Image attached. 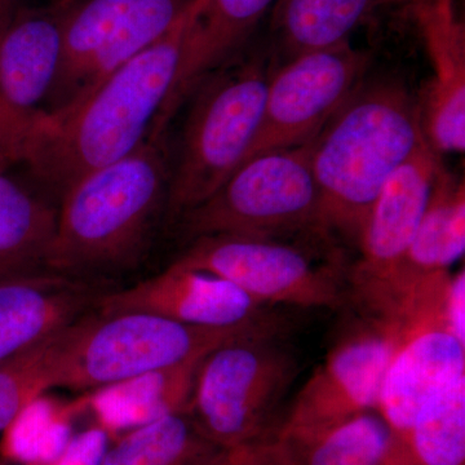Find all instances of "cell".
I'll list each match as a JSON object with an SVG mask.
<instances>
[{
  "mask_svg": "<svg viewBox=\"0 0 465 465\" xmlns=\"http://www.w3.org/2000/svg\"><path fill=\"white\" fill-rule=\"evenodd\" d=\"M335 344L296 394L281 437L311 432L378 410L382 379L396 339V320L371 317Z\"/></svg>",
  "mask_w": 465,
  "mask_h": 465,
  "instance_id": "13",
  "label": "cell"
},
{
  "mask_svg": "<svg viewBox=\"0 0 465 465\" xmlns=\"http://www.w3.org/2000/svg\"><path fill=\"white\" fill-rule=\"evenodd\" d=\"M134 0H78L65 21L56 78L45 112L63 108L74 97L85 69ZM43 112V113H45Z\"/></svg>",
  "mask_w": 465,
  "mask_h": 465,
  "instance_id": "25",
  "label": "cell"
},
{
  "mask_svg": "<svg viewBox=\"0 0 465 465\" xmlns=\"http://www.w3.org/2000/svg\"><path fill=\"white\" fill-rule=\"evenodd\" d=\"M424 142L418 101L402 82H362L311 142L317 232L357 243L382 186Z\"/></svg>",
  "mask_w": 465,
  "mask_h": 465,
  "instance_id": "2",
  "label": "cell"
},
{
  "mask_svg": "<svg viewBox=\"0 0 465 465\" xmlns=\"http://www.w3.org/2000/svg\"><path fill=\"white\" fill-rule=\"evenodd\" d=\"M274 3L275 0H193L171 114L204 76L224 65Z\"/></svg>",
  "mask_w": 465,
  "mask_h": 465,
  "instance_id": "18",
  "label": "cell"
},
{
  "mask_svg": "<svg viewBox=\"0 0 465 465\" xmlns=\"http://www.w3.org/2000/svg\"><path fill=\"white\" fill-rule=\"evenodd\" d=\"M432 75L418 101L425 142L437 153L465 149V29L455 0H415Z\"/></svg>",
  "mask_w": 465,
  "mask_h": 465,
  "instance_id": "15",
  "label": "cell"
},
{
  "mask_svg": "<svg viewBox=\"0 0 465 465\" xmlns=\"http://www.w3.org/2000/svg\"><path fill=\"white\" fill-rule=\"evenodd\" d=\"M56 219L57 208L0 173V277L45 268Z\"/></svg>",
  "mask_w": 465,
  "mask_h": 465,
  "instance_id": "22",
  "label": "cell"
},
{
  "mask_svg": "<svg viewBox=\"0 0 465 465\" xmlns=\"http://www.w3.org/2000/svg\"><path fill=\"white\" fill-rule=\"evenodd\" d=\"M78 0L18 9L0 36V173L20 163L56 78L64 25Z\"/></svg>",
  "mask_w": 465,
  "mask_h": 465,
  "instance_id": "12",
  "label": "cell"
},
{
  "mask_svg": "<svg viewBox=\"0 0 465 465\" xmlns=\"http://www.w3.org/2000/svg\"><path fill=\"white\" fill-rule=\"evenodd\" d=\"M206 356L92 391L81 397L82 402L109 436L189 411L195 376Z\"/></svg>",
  "mask_w": 465,
  "mask_h": 465,
  "instance_id": "17",
  "label": "cell"
},
{
  "mask_svg": "<svg viewBox=\"0 0 465 465\" xmlns=\"http://www.w3.org/2000/svg\"><path fill=\"white\" fill-rule=\"evenodd\" d=\"M84 407L81 399L65 405L45 394L36 397L3 430L0 455L20 465L50 463L74 436L72 419Z\"/></svg>",
  "mask_w": 465,
  "mask_h": 465,
  "instance_id": "27",
  "label": "cell"
},
{
  "mask_svg": "<svg viewBox=\"0 0 465 465\" xmlns=\"http://www.w3.org/2000/svg\"><path fill=\"white\" fill-rule=\"evenodd\" d=\"M191 8L166 35L94 90L39 115L20 163L63 194L84 174L133 153L153 133H163L182 70Z\"/></svg>",
  "mask_w": 465,
  "mask_h": 465,
  "instance_id": "1",
  "label": "cell"
},
{
  "mask_svg": "<svg viewBox=\"0 0 465 465\" xmlns=\"http://www.w3.org/2000/svg\"><path fill=\"white\" fill-rule=\"evenodd\" d=\"M443 316L449 331L465 344V272L449 275L443 293Z\"/></svg>",
  "mask_w": 465,
  "mask_h": 465,
  "instance_id": "31",
  "label": "cell"
},
{
  "mask_svg": "<svg viewBox=\"0 0 465 465\" xmlns=\"http://www.w3.org/2000/svg\"><path fill=\"white\" fill-rule=\"evenodd\" d=\"M298 375L278 321L240 333L202 360L189 414L204 436L231 449L277 433L278 410Z\"/></svg>",
  "mask_w": 465,
  "mask_h": 465,
  "instance_id": "5",
  "label": "cell"
},
{
  "mask_svg": "<svg viewBox=\"0 0 465 465\" xmlns=\"http://www.w3.org/2000/svg\"><path fill=\"white\" fill-rule=\"evenodd\" d=\"M173 264L215 274L268 308L338 309L351 299L336 272L272 238L198 237Z\"/></svg>",
  "mask_w": 465,
  "mask_h": 465,
  "instance_id": "9",
  "label": "cell"
},
{
  "mask_svg": "<svg viewBox=\"0 0 465 465\" xmlns=\"http://www.w3.org/2000/svg\"><path fill=\"white\" fill-rule=\"evenodd\" d=\"M108 449L109 434L97 425L73 436L66 449L45 465H103Z\"/></svg>",
  "mask_w": 465,
  "mask_h": 465,
  "instance_id": "30",
  "label": "cell"
},
{
  "mask_svg": "<svg viewBox=\"0 0 465 465\" xmlns=\"http://www.w3.org/2000/svg\"><path fill=\"white\" fill-rule=\"evenodd\" d=\"M440 154L427 142L382 186L367 215L357 246L360 259L348 280L349 298L372 317L390 313L407 250L432 193Z\"/></svg>",
  "mask_w": 465,
  "mask_h": 465,
  "instance_id": "10",
  "label": "cell"
},
{
  "mask_svg": "<svg viewBox=\"0 0 465 465\" xmlns=\"http://www.w3.org/2000/svg\"><path fill=\"white\" fill-rule=\"evenodd\" d=\"M281 439L289 446L292 465H385L393 432L381 412L372 410Z\"/></svg>",
  "mask_w": 465,
  "mask_h": 465,
  "instance_id": "23",
  "label": "cell"
},
{
  "mask_svg": "<svg viewBox=\"0 0 465 465\" xmlns=\"http://www.w3.org/2000/svg\"><path fill=\"white\" fill-rule=\"evenodd\" d=\"M170 180L163 133L76 180L61 194L45 268L79 278L136 264L167 206Z\"/></svg>",
  "mask_w": 465,
  "mask_h": 465,
  "instance_id": "3",
  "label": "cell"
},
{
  "mask_svg": "<svg viewBox=\"0 0 465 465\" xmlns=\"http://www.w3.org/2000/svg\"><path fill=\"white\" fill-rule=\"evenodd\" d=\"M213 465H292L289 446L277 433L225 449Z\"/></svg>",
  "mask_w": 465,
  "mask_h": 465,
  "instance_id": "29",
  "label": "cell"
},
{
  "mask_svg": "<svg viewBox=\"0 0 465 465\" xmlns=\"http://www.w3.org/2000/svg\"><path fill=\"white\" fill-rule=\"evenodd\" d=\"M464 251V183L440 163L430 202L403 260L397 295L415 278L450 272Z\"/></svg>",
  "mask_w": 465,
  "mask_h": 465,
  "instance_id": "20",
  "label": "cell"
},
{
  "mask_svg": "<svg viewBox=\"0 0 465 465\" xmlns=\"http://www.w3.org/2000/svg\"><path fill=\"white\" fill-rule=\"evenodd\" d=\"M381 5H412L415 0H379Z\"/></svg>",
  "mask_w": 465,
  "mask_h": 465,
  "instance_id": "33",
  "label": "cell"
},
{
  "mask_svg": "<svg viewBox=\"0 0 465 465\" xmlns=\"http://www.w3.org/2000/svg\"><path fill=\"white\" fill-rule=\"evenodd\" d=\"M189 238H272L317 231L318 189L311 142L255 155L207 200L179 217Z\"/></svg>",
  "mask_w": 465,
  "mask_h": 465,
  "instance_id": "7",
  "label": "cell"
},
{
  "mask_svg": "<svg viewBox=\"0 0 465 465\" xmlns=\"http://www.w3.org/2000/svg\"><path fill=\"white\" fill-rule=\"evenodd\" d=\"M17 0H0V36L17 14Z\"/></svg>",
  "mask_w": 465,
  "mask_h": 465,
  "instance_id": "32",
  "label": "cell"
},
{
  "mask_svg": "<svg viewBox=\"0 0 465 465\" xmlns=\"http://www.w3.org/2000/svg\"><path fill=\"white\" fill-rule=\"evenodd\" d=\"M450 272L418 278L391 314L396 339L378 411L393 434L403 432L424 400L454 376L465 372V344L446 326L443 293Z\"/></svg>",
  "mask_w": 465,
  "mask_h": 465,
  "instance_id": "8",
  "label": "cell"
},
{
  "mask_svg": "<svg viewBox=\"0 0 465 465\" xmlns=\"http://www.w3.org/2000/svg\"><path fill=\"white\" fill-rule=\"evenodd\" d=\"M192 2L193 0H134L114 33L97 52L96 56L92 58L79 84L78 91L70 101L79 99L94 90L115 69L166 35L185 14Z\"/></svg>",
  "mask_w": 465,
  "mask_h": 465,
  "instance_id": "26",
  "label": "cell"
},
{
  "mask_svg": "<svg viewBox=\"0 0 465 465\" xmlns=\"http://www.w3.org/2000/svg\"><path fill=\"white\" fill-rule=\"evenodd\" d=\"M275 321L274 317L228 329H211L143 312L91 311L51 339V390L90 393L206 356L229 339Z\"/></svg>",
  "mask_w": 465,
  "mask_h": 465,
  "instance_id": "4",
  "label": "cell"
},
{
  "mask_svg": "<svg viewBox=\"0 0 465 465\" xmlns=\"http://www.w3.org/2000/svg\"><path fill=\"white\" fill-rule=\"evenodd\" d=\"M51 339L0 362V433L23 411L24 407L51 391L48 369Z\"/></svg>",
  "mask_w": 465,
  "mask_h": 465,
  "instance_id": "28",
  "label": "cell"
},
{
  "mask_svg": "<svg viewBox=\"0 0 465 465\" xmlns=\"http://www.w3.org/2000/svg\"><path fill=\"white\" fill-rule=\"evenodd\" d=\"M379 0H275L271 32L284 61L349 42Z\"/></svg>",
  "mask_w": 465,
  "mask_h": 465,
  "instance_id": "21",
  "label": "cell"
},
{
  "mask_svg": "<svg viewBox=\"0 0 465 465\" xmlns=\"http://www.w3.org/2000/svg\"><path fill=\"white\" fill-rule=\"evenodd\" d=\"M269 76L265 61L252 56L217 67L197 84L171 167V216L207 200L243 163L262 122Z\"/></svg>",
  "mask_w": 465,
  "mask_h": 465,
  "instance_id": "6",
  "label": "cell"
},
{
  "mask_svg": "<svg viewBox=\"0 0 465 465\" xmlns=\"http://www.w3.org/2000/svg\"><path fill=\"white\" fill-rule=\"evenodd\" d=\"M234 284L207 272L171 264L166 271L115 292L101 293L100 313L143 312L191 326L228 329L274 318Z\"/></svg>",
  "mask_w": 465,
  "mask_h": 465,
  "instance_id": "14",
  "label": "cell"
},
{
  "mask_svg": "<svg viewBox=\"0 0 465 465\" xmlns=\"http://www.w3.org/2000/svg\"><path fill=\"white\" fill-rule=\"evenodd\" d=\"M224 450L204 436L189 411L174 412L125 433L103 465H213Z\"/></svg>",
  "mask_w": 465,
  "mask_h": 465,
  "instance_id": "24",
  "label": "cell"
},
{
  "mask_svg": "<svg viewBox=\"0 0 465 465\" xmlns=\"http://www.w3.org/2000/svg\"><path fill=\"white\" fill-rule=\"evenodd\" d=\"M369 65V54L351 42L286 61L269 76L262 122L244 162L312 142L360 87Z\"/></svg>",
  "mask_w": 465,
  "mask_h": 465,
  "instance_id": "11",
  "label": "cell"
},
{
  "mask_svg": "<svg viewBox=\"0 0 465 465\" xmlns=\"http://www.w3.org/2000/svg\"><path fill=\"white\" fill-rule=\"evenodd\" d=\"M100 295L81 278L57 272L0 277V362L42 344L94 311Z\"/></svg>",
  "mask_w": 465,
  "mask_h": 465,
  "instance_id": "16",
  "label": "cell"
},
{
  "mask_svg": "<svg viewBox=\"0 0 465 465\" xmlns=\"http://www.w3.org/2000/svg\"><path fill=\"white\" fill-rule=\"evenodd\" d=\"M385 465H465V372L434 390L393 434Z\"/></svg>",
  "mask_w": 465,
  "mask_h": 465,
  "instance_id": "19",
  "label": "cell"
}]
</instances>
